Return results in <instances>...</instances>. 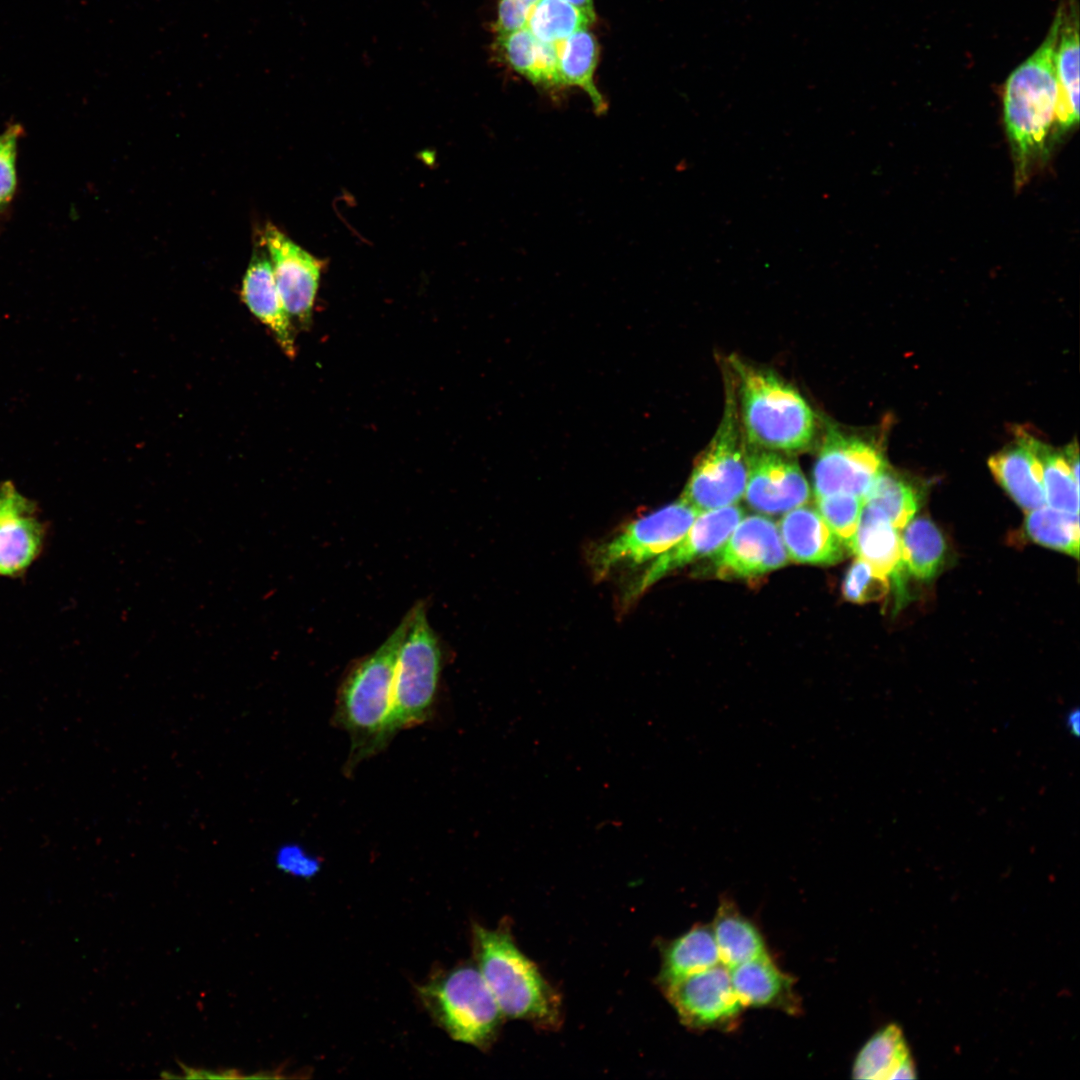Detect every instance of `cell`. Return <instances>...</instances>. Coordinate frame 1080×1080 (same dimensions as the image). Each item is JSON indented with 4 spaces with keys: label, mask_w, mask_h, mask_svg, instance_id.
<instances>
[{
    "label": "cell",
    "mask_w": 1080,
    "mask_h": 1080,
    "mask_svg": "<svg viewBox=\"0 0 1080 1080\" xmlns=\"http://www.w3.org/2000/svg\"><path fill=\"white\" fill-rule=\"evenodd\" d=\"M260 241L268 253L288 314L301 328H308L324 263L273 224L264 227Z\"/></svg>",
    "instance_id": "obj_12"
},
{
    "label": "cell",
    "mask_w": 1080,
    "mask_h": 1080,
    "mask_svg": "<svg viewBox=\"0 0 1080 1080\" xmlns=\"http://www.w3.org/2000/svg\"><path fill=\"white\" fill-rule=\"evenodd\" d=\"M712 931L720 962L729 969L767 954L758 929L728 900L721 902Z\"/></svg>",
    "instance_id": "obj_25"
},
{
    "label": "cell",
    "mask_w": 1080,
    "mask_h": 1080,
    "mask_svg": "<svg viewBox=\"0 0 1080 1080\" xmlns=\"http://www.w3.org/2000/svg\"><path fill=\"white\" fill-rule=\"evenodd\" d=\"M739 417L746 443L786 454L801 452L812 444L815 414L790 384L770 370L731 356Z\"/></svg>",
    "instance_id": "obj_3"
},
{
    "label": "cell",
    "mask_w": 1080,
    "mask_h": 1080,
    "mask_svg": "<svg viewBox=\"0 0 1080 1080\" xmlns=\"http://www.w3.org/2000/svg\"><path fill=\"white\" fill-rule=\"evenodd\" d=\"M0 503H1V491H0Z\"/></svg>",
    "instance_id": "obj_40"
},
{
    "label": "cell",
    "mask_w": 1080,
    "mask_h": 1080,
    "mask_svg": "<svg viewBox=\"0 0 1080 1080\" xmlns=\"http://www.w3.org/2000/svg\"><path fill=\"white\" fill-rule=\"evenodd\" d=\"M1061 5L1041 45L1008 76L1003 90V118L1014 164L1015 185L1022 187L1053 145L1057 81L1055 49Z\"/></svg>",
    "instance_id": "obj_1"
},
{
    "label": "cell",
    "mask_w": 1080,
    "mask_h": 1080,
    "mask_svg": "<svg viewBox=\"0 0 1080 1080\" xmlns=\"http://www.w3.org/2000/svg\"><path fill=\"white\" fill-rule=\"evenodd\" d=\"M472 932L477 968L503 1016L545 1030L557 1029L562 1022L560 997L517 947L509 927L505 923L496 929L474 925Z\"/></svg>",
    "instance_id": "obj_4"
},
{
    "label": "cell",
    "mask_w": 1080,
    "mask_h": 1080,
    "mask_svg": "<svg viewBox=\"0 0 1080 1080\" xmlns=\"http://www.w3.org/2000/svg\"><path fill=\"white\" fill-rule=\"evenodd\" d=\"M565 1H567L569 3H572V4H574V5L578 6V7L586 9V10H593V0H565Z\"/></svg>",
    "instance_id": "obj_39"
},
{
    "label": "cell",
    "mask_w": 1080,
    "mask_h": 1080,
    "mask_svg": "<svg viewBox=\"0 0 1080 1080\" xmlns=\"http://www.w3.org/2000/svg\"><path fill=\"white\" fill-rule=\"evenodd\" d=\"M443 656L422 602L408 612V626L394 668L390 733L430 720L434 711Z\"/></svg>",
    "instance_id": "obj_6"
},
{
    "label": "cell",
    "mask_w": 1080,
    "mask_h": 1080,
    "mask_svg": "<svg viewBox=\"0 0 1080 1080\" xmlns=\"http://www.w3.org/2000/svg\"><path fill=\"white\" fill-rule=\"evenodd\" d=\"M725 376V406L721 422L709 444L696 459L681 499L700 512L736 504L747 481V445L743 433L734 380Z\"/></svg>",
    "instance_id": "obj_7"
},
{
    "label": "cell",
    "mask_w": 1080,
    "mask_h": 1080,
    "mask_svg": "<svg viewBox=\"0 0 1080 1080\" xmlns=\"http://www.w3.org/2000/svg\"><path fill=\"white\" fill-rule=\"evenodd\" d=\"M1066 725L1073 735L1077 736L1079 734V711L1077 709L1069 712L1066 718Z\"/></svg>",
    "instance_id": "obj_38"
},
{
    "label": "cell",
    "mask_w": 1080,
    "mask_h": 1080,
    "mask_svg": "<svg viewBox=\"0 0 1080 1080\" xmlns=\"http://www.w3.org/2000/svg\"><path fill=\"white\" fill-rule=\"evenodd\" d=\"M1062 19L1055 49L1057 102L1052 142L1079 121V18L1076 0L1061 4Z\"/></svg>",
    "instance_id": "obj_17"
},
{
    "label": "cell",
    "mask_w": 1080,
    "mask_h": 1080,
    "mask_svg": "<svg viewBox=\"0 0 1080 1080\" xmlns=\"http://www.w3.org/2000/svg\"><path fill=\"white\" fill-rule=\"evenodd\" d=\"M1024 526L1027 535L1034 542L1078 558V514L1044 505L1027 512Z\"/></svg>",
    "instance_id": "obj_31"
},
{
    "label": "cell",
    "mask_w": 1080,
    "mask_h": 1080,
    "mask_svg": "<svg viewBox=\"0 0 1080 1080\" xmlns=\"http://www.w3.org/2000/svg\"><path fill=\"white\" fill-rule=\"evenodd\" d=\"M852 1076L870 1080L917 1078L913 1057L899 1025H886L864 1044L854 1061Z\"/></svg>",
    "instance_id": "obj_23"
},
{
    "label": "cell",
    "mask_w": 1080,
    "mask_h": 1080,
    "mask_svg": "<svg viewBox=\"0 0 1080 1080\" xmlns=\"http://www.w3.org/2000/svg\"><path fill=\"white\" fill-rule=\"evenodd\" d=\"M275 863L280 871L303 879L313 878L322 864L319 857L309 854L297 844L281 846L276 852Z\"/></svg>",
    "instance_id": "obj_35"
},
{
    "label": "cell",
    "mask_w": 1080,
    "mask_h": 1080,
    "mask_svg": "<svg viewBox=\"0 0 1080 1080\" xmlns=\"http://www.w3.org/2000/svg\"><path fill=\"white\" fill-rule=\"evenodd\" d=\"M681 1022L693 1029H729L742 1005L721 962L662 986Z\"/></svg>",
    "instance_id": "obj_10"
},
{
    "label": "cell",
    "mask_w": 1080,
    "mask_h": 1080,
    "mask_svg": "<svg viewBox=\"0 0 1080 1080\" xmlns=\"http://www.w3.org/2000/svg\"><path fill=\"white\" fill-rule=\"evenodd\" d=\"M186 1078H238L240 1074L234 1070L224 1071H209V1070H197L183 1066Z\"/></svg>",
    "instance_id": "obj_37"
},
{
    "label": "cell",
    "mask_w": 1080,
    "mask_h": 1080,
    "mask_svg": "<svg viewBox=\"0 0 1080 1080\" xmlns=\"http://www.w3.org/2000/svg\"><path fill=\"white\" fill-rule=\"evenodd\" d=\"M0 576L22 575L39 556L45 526L36 504L22 495L12 481L0 483Z\"/></svg>",
    "instance_id": "obj_15"
},
{
    "label": "cell",
    "mask_w": 1080,
    "mask_h": 1080,
    "mask_svg": "<svg viewBox=\"0 0 1080 1080\" xmlns=\"http://www.w3.org/2000/svg\"><path fill=\"white\" fill-rule=\"evenodd\" d=\"M903 528L901 557L906 572L920 580L935 577L945 562L943 534L927 517H913Z\"/></svg>",
    "instance_id": "obj_27"
},
{
    "label": "cell",
    "mask_w": 1080,
    "mask_h": 1080,
    "mask_svg": "<svg viewBox=\"0 0 1080 1080\" xmlns=\"http://www.w3.org/2000/svg\"><path fill=\"white\" fill-rule=\"evenodd\" d=\"M594 19V10L580 8L565 0H539L526 28L538 40L558 44L575 32L587 29Z\"/></svg>",
    "instance_id": "obj_28"
},
{
    "label": "cell",
    "mask_w": 1080,
    "mask_h": 1080,
    "mask_svg": "<svg viewBox=\"0 0 1080 1080\" xmlns=\"http://www.w3.org/2000/svg\"><path fill=\"white\" fill-rule=\"evenodd\" d=\"M817 510L829 528L850 551L864 499L846 493L816 497Z\"/></svg>",
    "instance_id": "obj_32"
},
{
    "label": "cell",
    "mask_w": 1080,
    "mask_h": 1080,
    "mask_svg": "<svg viewBox=\"0 0 1080 1080\" xmlns=\"http://www.w3.org/2000/svg\"><path fill=\"white\" fill-rule=\"evenodd\" d=\"M539 0H499L493 24L496 35L526 28L529 16Z\"/></svg>",
    "instance_id": "obj_36"
},
{
    "label": "cell",
    "mask_w": 1080,
    "mask_h": 1080,
    "mask_svg": "<svg viewBox=\"0 0 1080 1080\" xmlns=\"http://www.w3.org/2000/svg\"><path fill=\"white\" fill-rule=\"evenodd\" d=\"M850 552L878 572L891 577L898 589H904V575L907 572L901 557L900 530L881 511L866 503L850 544Z\"/></svg>",
    "instance_id": "obj_20"
},
{
    "label": "cell",
    "mask_w": 1080,
    "mask_h": 1080,
    "mask_svg": "<svg viewBox=\"0 0 1080 1080\" xmlns=\"http://www.w3.org/2000/svg\"><path fill=\"white\" fill-rule=\"evenodd\" d=\"M417 989L424 1007L454 1040L480 1049L496 1040L504 1016L477 967L440 972Z\"/></svg>",
    "instance_id": "obj_5"
},
{
    "label": "cell",
    "mask_w": 1080,
    "mask_h": 1080,
    "mask_svg": "<svg viewBox=\"0 0 1080 1080\" xmlns=\"http://www.w3.org/2000/svg\"><path fill=\"white\" fill-rule=\"evenodd\" d=\"M885 468L884 456L872 442L830 429L813 469L815 497L846 493L865 499Z\"/></svg>",
    "instance_id": "obj_9"
},
{
    "label": "cell",
    "mask_w": 1080,
    "mask_h": 1080,
    "mask_svg": "<svg viewBox=\"0 0 1080 1080\" xmlns=\"http://www.w3.org/2000/svg\"><path fill=\"white\" fill-rule=\"evenodd\" d=\"M889 589L888 577L858 557L847 570L841 587L843 597L858 604L880 600Z\"/></svg>",
    "instance_id": "obj_33"
},
{
    "label": "cell",
    "mask_w": 1080,
    "mask_h": 1080,
    "mask_svg": "<svg viewBox=\"0 0 1080 1080\" xmlns=\"http://www.w3.org/2000/svg\"><path fill=\"white\" fill-rule=\"evenodd\" d=\"M494 50L505 64L532 83L560 87L557 44L538 40L527 28L497 35Z\"/></svg>",
    "instance_id": "obj_22"
},
{
    "label": "cell",
    "mask_w": 1080,
    "mask_h": 1080,
    "mask_svg": "<svg viewBox=\"0 0 1080 1080\" xmlns=\"http://www.w3.org/2000/svg\"><path fill=\"white\" fill-rule=\"evenodd\" d=\"M744 496L755 511L786 513L807 502L809 484L799 465L786 453L747 444Z\"/></svg>",
    "instance_id": "obj_14"
},
{
    "label": "cell",
    "mask_w": 1080,
    "mask_h": 1080,
    "mask_svg": "<svg viewBox=\"0 0 1080 1080\" xmlns=\"http://www.w3.org/2000/svg\"><path fill=\"white\" fill-rule=\"evenodd\" d=\"M742 517L743 510L735 505L699 513L685 535L629 583L623 601L631 603L637 600L671 572L716 554Z\"/></svg>",
    "instance_id": "obj_11"
},
{
    "label": "cell",
    "mask_w": 1080,
    "mask_h": 1080,
    "mask_svg": "<svg viewBox=\"0 0 1080 1080\" xmlns=\"http://www.w3.org/2000/svg\"><path fill=\"white\" fill-rule=\"evenodd\" d=\"M561 86H576L588 95L594 109L604 112L606 102L594 83L598 44L587 29L580 30L557 44Z\"/></svg>",
    "instance_id": "obj_26"
},
{
    "label": "cell",
    "mask_w": 1080,
    "mask_h": 1080,
    "mask_svg": "<svg viewBox=\"0 0 1080 1080\" xmlns=\"http://www.w3.org/2000/svg\"><path fill=\"white\" fill-rule=\"evenodd\" d=\"M701 513L682 499L636 519L588 553L593 576L601 580L616 570L643 565L674 546Z\"/></svg>",
    "instance_id": "obj_8"
},
{
    "label": "cell",
    "mask_w": 1080,
    "mask_h": 1080,
    "mask_svg": "<svg viewBox=\"0 0 1080 1080\" xmlns=\"http://www.w3.org/2000/svg\"><path fill=\"white\" fill-rule=\"evenodd\" d=\"M1034 441L1028 433L1019 432L1014 443L988 460L994 478L1025 512L1046 505L1042 468Z\"/></svg>",
    "instance_id": "obj_18"
},
{
    "label": "cell",
    "mask_w": 1080,
    "mask_h": 1080,
    "mask_svg": "<svg viewBox=\"0 0 1080 1080\" xmlns=\"http://www.w3.org/2000/svg\"><path fill=\"white\" fill-rule=\"evenodd\" d=\"M241 297L251 313L269 328L282 351L293 358L296 354L293 320L284 306L271 261L260 239L243 277Z\"/></svg>",
    "instance_id": "obj_16"
},
{
    "label": "cell",
    "mask_w": 1080,
    "mask_h": 1080,
    "mask_svg": "<svg viewBox=\"0 0 1080 1080\" xmlns=\"http://www.w3.org/2000/svg\"><path fill=\"white\" fill-rule=\"evenodd\" d=\"M864 503L881 511L901 530L917 512L919 494L909 480L886 467L874 481Z\"/></svg>",
    "instance_id": "obj_30"
},
{
    "label": "cell",
    "mask_w": 1080,
    "mask_h": 1080,
    "mask_svg": "<svg viewBox=\"0 0 1080 1080\" xmlns=\"http://www.w3.org/2000/svg\"><path fill=\"white\" fill-rule=\"evenodd\" d=\"M778 529L788 558L797 563L833 565L848 551L812 507L801 505L786 512Z\"/></svg>",
    "instance_id": "obj_19"
},
{
    "label": "cell",
    "mask_w": 1080,
    "mask_h": 1080,
    "mask_svg": "<svg viewBox=\"0 0 1080 1080\" xmlns=\"http://www.w3.org/2000/svg\"><path fill=\"white\" fill-rule=\"evenodd\" d=\"M720 963L712 927L697 925L663 950L658 977L661 986Z\"/></svg>",
    "instance_id": "obj_24"
},
{
    "label": "cell",
    "mask_w": 1080,
    "mask_h": 1080,
    "mask_svg": "<svg viewBox=\"0 0 1080 1080\" xmlns=\"http://www.w3.org/2000/svg\"><path fill=\"white\" fill-rule=\"evenodd\" d=\"M732 986L742 1006L776 1007L794 1013L798 1000L792 978L763 955L730 969Z\"/></svg>",
    "instance_id": "obj_21"
},
{
    "label": "cell",
    "mask_w": 1080,
    "mask_h": 1080,
    "mask_svg": "<svg viewBox=\"0 0 1080 1080\" xmlns=\"http://www.w3.org/2000/svg\"><path fill=\"white\" fill-rule=\"evenodd\" d=\"M407 626L408 613L375 651L350 667L339 686L333 720L351 739L349 770L392 739L394 668Z\"/></svg>",
    "instance_id": "obj_2"
},
{
    "label": "cell",
    "mask_w": 1080,
    "mask_h": 1080,
    "mask_svg": "<svg viewBox=\"0 0 1080 1080\" xmlns=\"http://www.w3.org/2000/svg\"><path fill=\"white\" fill-rule=\"evenodd\" d=\"M22 135L23 127L16 122L0 133V208L13 200L17 190V154Z\"/></svg>",
    "instance_id": "obj_34"
},
{
    "label": "cell",
    "mask_w": 1080,
    "mask_h": 1080,
    "mask_svg": "<svg viewBox=\"0 0 1080 1080\" xmlns=\"http://www.w3.org/2000/svg\"><path fill=\"white\" fill-rule=\"evenodd\" d=\"M1035 451L1042 468L1046 504L1059 511L1078 514L1079 479L1064 455L1035 439Z\"/></svg>",
    "instance_id": "obj_29"
},
{
    "label": "cell",
    "mask_w": 1080,
    "mask_h": 1080,
    "mask_svg": "<svg viewBox=\"0 0 1080 1080\" xmlns=\"http://www.w3.org/2000/svg\"><path fill=\"white\" fill-rule=\"evenodd\" d=\"M788 555L777 525L762 515L741 519L714 556L716 576L746 579L785 566Z\"/></svg>",
    "instance_id": "obj_13"
}]
</instances>
